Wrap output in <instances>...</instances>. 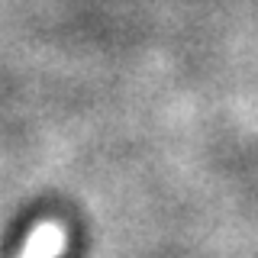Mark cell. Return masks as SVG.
Listing matches in <instances>:
<instances>
[{
	"instance_id": "6da1fadb",
	"label": "cell",
	"mask_w": 258,
	"mask_h": 258,
	"mask_svg": "<svg viewBox=\"0 0 258 258\" xmlns=\"http://www.w3.org/2000/svg\"><path fill=\"white\" fill-rule=\"evenodd\" d=\"M29 232H32V220L23 216V220L10 229L4 248H0V258H23V252H26V242H29Z\"/></svg>"
}]
</instances>
